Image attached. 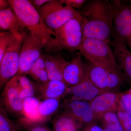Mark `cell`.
I'll return each mask as SVG.
<instances>
[{"instance_id": "cell-1", "label": "cell", "mask_w": 131, "mask_h": 131, "mask_svg": "<svg viewBox=\"0 0 131 131\" xmlns=\"http://www.w3.org/2000/svg\"><path fill=\"white\" fill-rule=\"evenodd\" d=\"M79 12L83 21L84 39H97L112 45L113 12L110 2L91 1L85 4Z\"/></svg>"}, {"instance_id": "cell-2", "label": "cell", "mask_w": 131, "mask_h": 131, "mask_svg": "<svg viewBox=\"0 0 131 131\" xmlns=\"http://www.w3.org/2000/svg\"><path fill=\"white\" fill-rule=\"evenodd\" d=\"M8 1L11 6L26 28L44 45L46 53L59 51L54 39L55 32L45 25L30 1Z\"/></svg>"}, {"instance_id": "cell-3", "label": "cell", "mask_w": 131, "mask_h": 131, "mask_svg": "<svg viewBox=\"0 0 131 131\" xmlns=\"http://www.w3.org/2000/svg\"><path fill=\"white\" fill-rule=\"evenodd\" d=\"M109 45L106 41L97 39H84L79 51L89 62L124 76Z\"/></svg>"}, {"instance_id": "cell-4", "label": "cell", "mask_w": 131, "mask_h": 131, "mask_svg": "<svg viewBox=\"0 0 131 131\" xmlns=\"http://www.w3.org/2000/svg\"><path fill=\"white\" fill-rule=\"evenodd\" d=\"M54 32V39L59 51L79 50L84 39L83 21L80 12Z\"/></svg>"}, {"instance_id": "cell-5", "label": "cell", "mask_w": 131, "mask_h": 131, "mask_svg": "<svg viewBox=\"0 0 131 131\" xmlns=\"http://www.w3.org/2000/svg\"><path fill=\"white\" fill-rule=\"evenodd\" d=\"M37 10L45 25L54 31L79 13L61 0H51Z\"/></svg>"}, {"instance_id": "cell-6", "label": "cell", "mask_w": 131, "mask_h": 131, "mask_svg": "<svg viewBox=\"0 0 131 131\" xmlns=\"http://www.w3.org/2000/svg\"><path fill=\"white\" fill-rule=\"evenodd\" d=\"M113 12L112 37L124 41L129 47L131 43V7L121 1L110 2Z\"/></svg>"}, {"instance_id": "cell-7", "label": "cell", "mask_w": 131, "mask_h": 131, "mask_svg": "<svg viewBox=\"0 0 131 131\" xmlns=\"http://www.w3.org/2000/svg\"><path fill=\"white\" fill-rule=\"evenodd\" d=\"M44 45L28 30L24 34L16 75L28 74L31 68L43 54Z\"/></svg>"}, {"instance_id": "cell-8", "label": "cell", "mask_w": 131, "mask_h": 131, "mask_svg": "<svg viewBox=\"0 0 131 131\" xmlns=\"http://www.w3.org/2000/svg\"><path fill=\"white\" fill-rule=\"evenodd\" d=\"M25 34L19 35L10 45L0 61L1 89L5 86L18 72L20 52Z\"/></svg>"}, {"instance_id": "cell-9", "label": "cell", "mask_w": 131, "mask_h": 131, "mask_svg": "<svg viewBox=\"0 0 131 131\" xmlns=\"http://www.w3.org/2000/svg\"><path fill=\"white\" fill-rule=\"evenodd\" d=\"M86 65L88 78L103 93L108 92V88L115 84L121 75L110 72L89 62Z\"/></svg>"}, {"instance_id": "cell-10", "label": "cell", "mask_w": 131, "mask_h": 131, "mask_svg": "<svg viewBox=\"0 0 131 131\" xmlns=\"http://www.w3.org/2000/svg\"><path fill=\"white\" fill-rule=\"evenodd\" d=\"M23 101L16 89L13 78L4 87L1 95V104L7 113L22 117H24Z\"/></svg>"}, {"instance_id": "cell-11", "label": "cell", "mask_w": 131, "mask_h": 131, "mask_svg": "<svg viewBox=\"0 0 131 131\" xmlns=\"http://www.w3.org/2000/svg\"><path fill=\"white\" fill-rule=\"evenodd\" d=\"M63 76L64 81L69 88L80 84L88 78L86 65L80 52L69 61Z\"/></svg>"}, {"instance_id": "cell-12", "label": "cell", "mask_w": 131, "mask_h": 131, "mask_svg": "<svg viewBox=\"0 0 131 131\" xmlns=\"http://www.w3.org/2000/svg\"><path fill=\"white\" fill-rule=\"evenodd\" d=\"M64 113L69 115L80 123H89L95 119L94 113L89 102L72 100L64 104Z\"/></svg>"}, {"instance_id": "cell-13", "label": "cell", "mask_w": 131, "mask_h": 131, "mask_svg": "<svg viewBox=\"0 0 131 131\" xmlns=\"http://www.w3.org/2000/svg\"><path fill=\"white\" fill-rule=\"evenodd\" d=\"M35 94L43 100L51 98L61 99L69 91V87L63 81L49 80L46 82H34Z\"/></svg>"}, {"instance_id": "cell-14", "label": "cell", "mask_w": 131, "mask_h": 131, "mask_svg": "<svg viewBox=\"0 0 131 131\" xmlns=\"http://www.w3.org/2000/svg\"><path fill=\"white\" fill-rule=\"evenodd\" d=\"M119 95L114 92H106L99 95L89 102L94 113L95 119H98L108 112L116 110Z\"/></svg>"}, {"instance_id": "cell-15", "label": "cell", "mask_w": 131, "mask_h": 131, "mask_svg": "<svg viewBox=\"0 0 131 131\" xmlns=\"http://www.w3.org/2000/svg\"><path fill=\"white\" fill-rule=\"evenodd\" d=\"M43 54L49 80L63 81L64 70L69 61L59 53V51Z\"/></svg>"}, {"instance_id": "cell-16", "label": "cell", "mask_w": 131, "mask_h": 131, "mask_svg": "<svg viewBox=\"0 0 131 131\" xmlns=\"http://www.w3.org/2000/svg\"><path fill=\"white\" fill-rule=\"evenodd\" d=\"M113 38L112 45L118 66L124 74L131 80V51L124 41L116 37Z\"/></svg>"}, {"instance_id": "cell-17", "label": "cell", "mask_w": 131, "mask_h": 131, "mask_svg": "<svg viewBox=\"0 0 131 131\" xmlns=\"http://www.w3.org/2000/svg\"><path fill=\"white\" fill-rule=\"evenodd\" d=\"M0 28L4 31H16L22 34L27 30L11 6L0 10Z\"/></svg>"}, {"instance_id": "cell-18", "label": "cell", "mask_w": 131, "mask_h": 131, "mask_svg": "<svg viewBox=\"0 0 131 131\" xmlns=\"http://www.w3.org/2000/svg\"><path fill=\"white\" fill-rule=\"evenodd\" d=\"M69 89L70 92L75 97L89 102L103 93L88 77L80 84L70 88Z\"/></svg>"}, {"instance_id": "cell-19", "label": "cell", "mask_w": 131, "mask_h": 131, "mask_svg": "<svg viewBox=\"0 0 131 131\" xmlns=\"http://www.w3.org/2000/svg\"><path fill=\"white\" fill-rule=\"evenodd\" d=\"M13 79L16 89L22 100L35 95L34 82L30 80L26 75H16L13 78Z\"/></svg>"}, {"instance_id": "cell-20", "label": "cell", "mask_w": 131, "mask_h": 131, "mask_svg": "<svg viewBox=\"0 0 131 131\" xmlns=\"http://www.w3.org/2000/svg\"><path fill=\"white\" fill-rule=\"evenodd\" d=\"M79 123L73 117L63 113L54 118L52 125L54 131H78Z\"/></svg>"}, {"instance_id": "cell-21", "label": "cell", "mask_w": 131, "mask_h": 131, "mask_svg": "<svg viewBox=\"0 0 131 131\" xmlns=\"http://www.w3.org/2000/svg\"><path fill=\"white\" fill-rule=\"evenodd\" d=\"M61 99L51 98L41 102L38 108L40 121L43 123L48 120L60 108Z\"/></svg>"}, {"instance_id": "cell-22", "label": "cell", "mask_w": 131, "mask_h": 131, "mask_svg": "<svg viewBox=\"0 0 131 131\" xmlns=\"http://www.w3.org/2000/svg\"><path fill=\"white\" fill-rule=\"evenodd\" d=\"M40 102L38 98L34 96L24 100L23 101L24 118L30 122L42 123L38 113V108Z\"/></svg>"}, {"instance_id": "cell-23", "label": "cell", "mask_w": 131, "mask_h": 131, "mask_svg": "<svg viewBox=\"0 0 131 131\" xmlns=\"http://www.w3.org/2000/svg\"><path fill=\"white\" fill-rule=\"evenodd\" d=\"M35 82L43 83L49 81L43 53L34 64L28 74Z\"/></svg>"}, {"instance_id": "cell-24", "label": "cell", "mask_w": 131, "mask_h": 131, "mask_svg": "<svg viewBox=\"0 0 131 131\" xmlns=\"http://www.w3.org/2000/svg\"><path fill=\"white\" fill-rule=\"evenodd\" d=\"M100 120L106 129L114 131H124L115 111H111L101 116Z\"/></svg>"}, {"instance_id": "cell-25", "label": "cell", "mask_w": 131, "mask_h": 131, "mask_svg": "<svg viewBox=\"0 0 131 131\" xmlns=\"http://www.w3.org/2000/svg\"><path fill=\"white\" fill-rule=\"evenodd\" d=\"M21 34H22L15 31H1V32L0 61L2 60L10 45L17 38L19 35Z\"/></svg>"}, {"instance_id": "cell-26", "label": "cell", "mask_w": 131, "mask_h": 131, "mask_svg": "<svg viewBox=\"0 0 131 131\" xmlns=\"http://www.w3.org/2000/svg\"><path fill=\"white\" fill-rule=\"evenodd\" d=\"M0 131H18V127L8 118L7 113L0 104Z\"/></svg>"}, {"instance_id": "cell-27", "label": "cell", "mask_w": 131, "mask_h": 131, "mask_svg": "<svg viewBox=\"0 0 131 131\" xmlns=\"http://www.w3.org/2000/svg\"><path fill=\"white\" fill-rule=\"evenodd\" d=\"M20 122L26 131H52L43 123L30 122L25 118L20 119Z\"/></svg>"}, {"instance_id": "cell-28", "label": "cell", "mask_w": 131, "mask_h": 131, "mask_svg": "<svg viewBox=\"0 0 131 131\" xmlns=\"http://www.w3.org/2000/svg\"><path fill=\"white\" fill-rule=\"evenodd\" d=\"M124 130L131 131V116L118 105L115 110Z\"/></svg>"}, {"instance_id": "cell-29", "label": "cell", "mask_w": 131, "mask_h": 131, "mask_svg": "<svg viewBox=\"0 0 131 131\" xmlns=\"http://www.w3.org/2000/svg\"><path fill=\"white\" fill-rule=\"evenodd\" d=\"M118 105L131 116V94H119Z\"/></svg>"}, {"instance_id": "cell-30", "label": "cell", "mask_w": 131, "mask_h": 131, "mask_svg": "<svg viewBox=\"0 0 131 131\" xmlns=\"http://www.w3.org/2000/svg\"><path fill=\"white\" fill-rule=\"evenodd\" d=\"M62 3L69 5L74 8H79L83 7L87 2L86 0H61Z\"/></svg>"}, {"instance_id": "cell-31", "label": "cell", "mask_w": 131, "mask_h": 131, "mask_svg": "<svg viewBox=\"0 0 131 131\" xmlns=\"http://www.w3.org/2000/svg\"><path fill=\"white\" fill-rule=\"evenodd\" d=\"M51 1V0H33L30 1V2L34 6L38 9Z\"/></svg>"}, {"instance_id": "cell-32", "label": "cell", "mask_w": 131, "mask_h": 131, "mask_svg": "<svg viewBox=\"0 0 131 131\" xmlns=\"http://www.w3.org/2000/svg\"><path fill=\"white\" fill-rule=\"evenodd\" d=\"M10 6L8 0H0V10L7 9Z\"/></svg>"}, {"instance_id": "cell-33", "label": "cell", "mask_w": 131, "mask_h": 131, "mask_svg": "<svg viewBox=\"0 0 131 131\" xmlns=\"http://www.w3.org/2000/svg\"><path fill=\"white\" fill-rule=\"evenodd\" d=\"M83 131H103L101 127L96 125H93L89 127Z\"/></svg>"}, {"instance_id": "cell-34", "label": "cell", "mask_w": 131, "mask_h": 131, "mask_svg": "<svg viewBox=\"0 0 131 131\" xmlns=\"http://www.w3.org/2000/svg\"><path fill=\"white\" fill-rule=\"evenodd\" d=\"M103 131H114L112 130H110V129H106V128H105L103 130Z\"/></svg>"}, {"instance_id": "cell-35", "label": "cell", "mask_w": 131, "mask_h": 131, "mask_svg": "<svg viewBox=\"0 0 131 131\" xmlns=\"http://www.w3.org/2000/svg\"><path fill=\"white\" fill-rule=\"evenodd\" d=\"M128 48H129V49H130V50L131 51V44L130 45V46H129V47H128Z\"/></svg>"}, {"instance_id": "cell-36", "label": "cell", "mask_w": 131, "mask_h": 131, "mask_svg": "<svg viewBox=\"0 0 131 131\" xmlns=\"http://www.w3.org/2000/svg\"><path fill=\"white\" fill-rule=\"evenodd\" d=\"M129 5H130V6L131 7V1H130V4Z\"/></svg>"}, {"instance_id": "cell-37", "label": "cell", "mask_w": 131, "mask_h": 131, "mask_svg": "<svg viewBox=\"0 0 131 131\" xmlns=\"http://www.w3.org/2000/svg\"><path fill=\"white\" fill-rule=\"evenodd\" d=\"M130 94H131V91L130 93Z\"/></svg>"}]
</instances>
